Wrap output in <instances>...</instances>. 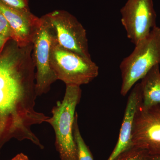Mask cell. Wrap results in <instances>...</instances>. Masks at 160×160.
<instances>
[{
	"label": "cell",
	"mask_w": 160,
	"mask_h": 160,
	"mask_svg": "<svg viewBox=\"0 0 160 160\" xmlns=\"http://www.w3.org/2000/svg\"><path fill=\"white\" fill-rule=\"evenodd\" d=\"M32 45L9 41L0 55V151L12 139L44 146L32 130L49 118L35 109L38 96Z\"/></svg>",
	"instance_id": "obj_1"
},
{
	"label": "cell",
	"mask_w": 160,
	"mask_h": 160,
	"mask_svg": "<svg viewBox=\"0 0 160 160\" xmlns=\"http://www.w3.org/2000/svg\"><path fill=\"white\" fill-rule=\"evenodd\" d=\"M82 94L80 86L66 85L63 100L57 103L52 110V116L46 121L54 129L55 145L61 160H79L73 138V125L76 108Z\"/></svg>",
	"instance_id": "obj_2"
},
{
	"label": "cell",
	"mask_w": 160,
	"mask_h": 160,
	"mask_svg": "<svg viewBox=\"0 0 160 160\" xmlns=\"http://www.w3.org/2000/svg\"><path fill=\"white\" fill-rule=\"evenodd\" d=\"M135 46L133 51L120 65L122 78L120 92L123 96L152 67L160 64V28L156 26Z\"/></svg>",
	"instance_id": "obj_3"
},
{
	"label": "cell",
	"mask_w": 160,
	"mask_h": 160,
	"mask_svg": "<svg viewBox=\"0 0 160 160\" xmlns=\"http://www.w3.org/2000/svg\"><path fill=\"white\" fill-rule=\"evenodd\" d=\"M50 64L57 80L62 81L66 86H80L89 84L99 74L98 66L92 60L61 47L54 36Z\"/></svg>",
	"instance_id": "obj_4"
},
{
	"label": "cell",
	"mask_w": 160,
	"mask_h": 160,
	"mask_svg": "<svg viewBox=\"0 0 160 160\" xmlns=\"http://www.w3.org/2000/svg\"><path fill=\"white\" fill-rule=\"evenodd\" d=\"M43 16L61 47L92 59L86 29L74 16L65 10H56Z\"/></svg>",
	"instance_id": "obj_5"
},
{
	"label": "cell",
	"mask_w": 160,
	"mask_h": 160,
	"mask_svg": "<svg viewBox=\"0 0 160 160\" xmlns=\"http://www.w3.org/2000/svg\"><path fill=\"white\" fill-rule=\"evenodd\" d=\"M40 19L41 22L32 42V56L36 69V89L38 96L47 93L51 85L58 80L50 64L54 36L44 17Z\"/></svg>",
	"instance_id": "obj_6"
},
{
	"label": "cell",
	"mask_w": 160,
	"mask_h": 160,
	"mask_svg": "<svg viewBox=\"0 0 160 160\" xmlns=\"http://www.w3.org/2000/svg\"><path fill=\"white\" fill-rule=\"evenodd\" d=\"M121 14L127 37L134 45L157 26L153 0H127Z\"/></svg>",
	"instance_id": "obj_7"
},
{
	"label": "cell",
	"mask_w": 160,
	"mask_h": 160,
	"mask_svg": "<svg viewBox=\"0 0 160 160\" xmlns=\"http://www.w3.org/2000/svg\"><path fill=\"white\" fill-rule=\"evenodd\" d=\"M132 142L133 147L145 150L149 155H160V109H143L138 105Z\"/></svg>",
	"instance_id": "obj_8"
},
{
	"label": "cell",
	"mask_w": 160,
	"mask_h": 160,
	"mask_svg": "<svg viewBox=\"0 0 160 160\" xmlns=\"http://www.w3.org/2000/svg\"><path fill=\"white\" fill-rule=\"evenodd\" d=\"M0 12L7 22L12 32V40L20 47L32 44L41 19L31 12L9 7L0 2Z\"/></svg>",
	"instance_id": "obj_9"
},
{
	"label": "cell",
	"mask_w": 160,
	"mask_h": 160,
	"mask_svg": "<svg viewBox=\"0 0 160 160\" xmlns=\"http://www.w3.org/2000/svg\"><path fill=\"white\" fill-rule=\"evenodd\" d=\"M140 101V84L137 83L135 85L128 98L118 142L107 160H114L122 152L133 147L132 134L133 120Z\"/></svg>",
	"instance_id": "obj_10"
},
{
	"label": "cell",
	"mask_w": 160,
	"mask_h": 160,
	"mask_svg": "<svg viewBox=\"0 0 160 160\" xmlns=\"http://www.w3.org/2000/svg\"><path fill=\"white\" fill-rule=\"evenodd\" d=\"M139 106L145 109H160V72L159 65L152 68L139 83Z\"/></svg>",
	"instance_id": "obj_11"
},
{
	"label": "cell",
	"mask_w": 160,
	"mask_h": 160,
	"mask_svg": "<svg viewBox=\"0 0 160 160\" xmlns=\"http://www.w3.org/2000/svg\"><path fill=\"white\" fill-rule=\"evenodd\" d=\"M149 156L145 150L132 147L119 155L114 160H148Z\"/></svg>",
	"instance_id": "obj_12"
},
{
	"label": "cell",
	"mask_w": 160,
	"mask_h": 160,
	"mask_svg": "<svg viewBox=\"0 0 160 160\" xmlns=\"http://www.w3.org/2000/svg\"><path fill=\"white\" fill-rule=\"evenodd\" d=\"M0 2L6 6L15 9L25 11H30L29 0H0Z\"/></svg>",
	"instance_id": "obj_13"
},
{
	"label": "cell",
	"mask_w": 160,
	"mask_h": 160,
	"mask_svg": "<svg viewBox=\"0 0 160 160\" xmlns=\"http://www.w3.org/2000/svg\"><path fill=\"white\" fill-rule=\"evenodd\" d=\"M77 148L79 160H94L89 147L85 142L78 143Z\"/></svg>",
	"instance_id": "obj_14"
},
{
	"label": "cell",
	"mask_w": 160,
	"mask_h": 160,
	"mask_svg": "<svg viewBox=\"0 0 160 160\" xmlns=\"http://www.w3.org/2000/svg\"><path fill=\"white\" fill-rule=\"evenodd\" d=\"M0 34L12 38V32L6 18L0 12Z\"/></svg>",
	"instance_id": "obj_15"
},
{
	"label": "cell",
	"mask_w": 160,
	"mask_h": 160,
	"mask_svg": "<svg viewBox=\"0 0 160 160\" xmlns=\"http://www.w3.org/2000/svg\"><path fill=\"white\" fill-rule=\"evenodd\" d=\"M11 40L9 37L0 34V55L3 52L7 43Z\"/></svg>",
	"instance_id": "obj_16"
},
{
	"label": "cell",
	"mask_w": 160,
	"mask_h": 160,
	"mask_svg": "<svg viewBox=\"0 0 160 160\" xmlns=\"http://www.w3.org/2000/svg\"><path fill=\"white\" fill-rule=\"evenodd\" d=\"M10 160H30L26 155L23 153H19Z\"/></svg>",
	"instance_id": "obj_17"
},
{
	"label": "cell",
	"mask_w": 160,
	"mask_h": 160,
	"mask_svg": "<svg viewBox=\"0 0 160 160\" xmlns=\"http://www.w3.org/2000/svg\"><path fill=\"white\" fill-rule=\"evenodd\" d=\"M148 160H160V155H149Z\"/></svg>",
	"instance_id": "obj_18"
}]
</instances>
